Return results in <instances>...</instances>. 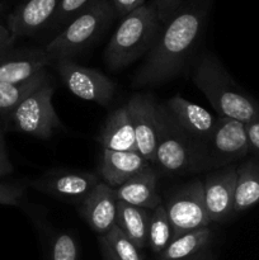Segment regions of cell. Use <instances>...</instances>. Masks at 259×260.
Returning a JSON list of instances; mask_svg holds the SVG:
<instances>
[{
	"label": "cell",
	"instance_id": "obj_1",
	"mask_svg": "<svg viewBox=\"0 0 259 260\" xmlns=\"http://www.w3.org/2000/svg\"><path fill=\"white\" fill-rule=\"evenodd\" d=\"M210 0H189L165 25L134 78V86L159 85L173 80L195 51L207 19Z\"/></svg>",
	"mask_w": 259,
	"mask_h": 260
},
{
	"label": "cell",
	"instance_id": "obj_2",
	"mask_svg": "<svg viewBox=\"0 0 259 260\" xmlns=\"http://www.w3.org/2000/svg\"><path fill=\"white\" fill-rule=\"evenodd\" d=\"M192 80L205 94L218 117L236 119L244 124L259 119V102L234 81L212 53L198 58Z\"/></svg>",
	"mask_w": 259,
	"mask_h": 260
},
{
	"label": "cell",
	"instance_id": "obj_3",
	"mask_svg": "<svg viewBox=\"0 0 259 260\" xmlns=\"http://www.w3.org/2000/svg\"><path fill=\"white\" fill-rule=\"evenodd\" d=\"M161 28L152 3L144 4L122 18L104 50L107 68L117 73L139 60L151 50Z\"/></svg>",
	"mask_w": 259,
	"mask_h": 260
},
{
	"label": "cell",
	"instance_id": "obj_4",
	"mask_svg": "<svg viewBox=\"0 0 259 260\" xmlns=\"http://www.w3.org/2000/svg\"><path fill=\"white\" fill-rule=\"evenodd\" d=\"M155 164L168 174L184 175L208 169L205 147L193 141L159 103V126Z\"/></svg>",
	"mask_w": 259,
	"mask_h": 260
},
{
	"label": "cell",
	"instance_id": "obj_5",
	"mask_svg": "<svg viewBox=\"0 0 259 260\" xmlns=\"http://www.w3.org/2000/svg\"><path fill=\"white\" fill-rule=\"evenodd\" d=\"M114 17L109 0H96L47 43L45 50L48 57L52 62L73 60L101 37Z\"/></svg>",
	"mask_w": 259,
	"mask_h": 260
},
{
	"label": "cell",
	"instance_id": "obj_6",
	"mask_svg": "<svg viewBox=\"0 0 259 260\" xmlns=\"http://www.w3.org/2000/svg\"><path fill=\"white\" fill-rule=\"evenodd\" d=\"M55 91L52 81H47L41 88L25 98L18 108L2 124L4 131L20 132L37 139L46 140L65 129L52 106Z\"/></svg>",
	"mask_w": 259,
	"mask_h": 260
},
{
	"label": "cell",
	"instance_id": "obj_7",
	"mask_svg": "<svg viewBox=\"0 0 259 260\" xmlns=\"http://www.w3.org/2000/svg\"><path fill=\"white\" fill-rule=\"evenodd\" d=\"M164 206L173 226L174 238L188 231L210 226L211 220L206 210L202 180L195 179L178 188Z\"/></svg>",
	"mask_w": 259,
	"mask_h": 260
},
{
	"label": "cell",
	"instance_id": "obj_8",
	"mask_svg": "<svg viewBox=\"0 0 259 260\" xmlns=\"http://www.w3.org/2000/svg\"><path fill=\"white\" fill-rule=\"evenodd\" d=\"M208 169L230 167L249 154L245 124L236 119L217 117L215 128L205 145Z\"/></svg>",
	"mask_w": 259,
	"mask_h": 260
},
{
	"label": "cell",
	"instance_id": "obj_9",
	"mask_svg": "<svg viewBox=\"0 0 259 260\" xmlns=\"http://www.w3.org/2000/svg\"><path fill=\"white\" fill-rule=\"evenodd\" d=\"M55 69L66 88L83 101L107 107L116 93V83L96 69L85 68L73 60L56 61Z\"/></svg>",
	"mask_w": 259,
	"mask_h": 260
},
{
	"label": "cell",
	"instance_id": "obj_10",
	"mask_svg": "<svg viewBox=\"0 0 259 260\" xmlns=\"http://www.w3.org/2000/svg\"><path fill=\"white\" fill-rule=\"evenodd\" d=\"M101 182L98 173L85 170L55 169L46 172L42 177L29 180L27 185L37 192L51 196L68 203L80 205L86 196Z\"/></svg>",
	"mask_w": 259,
	"mask_h": 260
},
{
	"label": "cell",
	"instance_id": "obj_11",
	"mask_svg": "<svg viewBox=\"0 0 259 260\" xmlns=\"http://www.w3.org/2000/svg\"><path fill=\"white\" fill-rule=\"evenodd\" d=\"M134 124L137 152L150 164H155L159 126V102L150 93H137L126 103Z\"/></svg>",
	"mask_w": 259,
	"mask_h": 260
},
{
	"label": "cell",
	"instance_id": "obj_12",
	"mask_svg": "<svg viewBox=\"0 0 259 260\" xmlns=\"http://www.w3.org/2000/svg\"><path fill=\"white\" fill-rule=\"evenodd\" d=\"M236 179V167L230 165L212 170L203 180L206 210L211 222H225L234 215Z\"/></svg>",
	"mask_w": 259,
	"mask_h": 260
},
{
	"label": "cell",
	"instance_id": "obj_13",
	"mask_svg": "<svg viewBox=\"0 0 259 260\" xmlns=\"http://www.w3.org/2000/svg\"><path fill=\"white\" fill-rule=\"evenodd\" d=\"M172 121L193 141L205 147L217 117L203 107L197 106L180 95H174L161 103Z\"/></svg>",
	"mask_w": 259,
	"mask_h": 260
},
{
	"label": "cell",
	"instance_id": "obj_14",
	"mask_svg": "<svg viewBox=\"0 0 259 260\" xmlns=\"http://www.w3.org/2000/svg\"><path fill=\"white\" fill-rule=\"evenodd\" d=\"M118 200L113 188L99 182L79 205V213L98 236L112 230L117 222Z\"/></svg>",
	"mask_w": 259,
	"mask_h": 260
},
{
	"label": "cell",
	"instance_id": "obj_15",
	"mask_svg": "<svg viewBox=\"0 0 259 260\" xmlns=\"http://www.w3.org/2000/svg\"><path fill=\"white\" fill-rule=\"evenodd\" d=\"M61 0H27L8 18V29L14 40L35 36L48 27Z\"/></svg>",
	"mask_w": 259,
	"mask_h": 260
},
{
	"label": "cell",
	"instance_id": "obj_16",
	"mask_svg": "<svg viewBox=\"0 0 259 260\" xmlns=\"http://www.w3.org/2000/svg\"><path fill=\"white\" fill-rule=\"evenodd\" d=\"M52 63L45 48H19L0 55V83H20Z\"/></svg>",
	"mask_w": 259,
	"mask_h": 260
},
{
	"label": "cell",
	"instance_id": "obj_17",
	"mask_svg": "<svg viewBox=\"0 0 259 260\" xmlns=\"http://www.w3.org/2000/svg\"><path fill=\"white\" fill-rule=\"evenodd\" d=\"M149 167H151V164L137 151L103 150L98 174L102 182L116 189Z\"/></svg>",
	"mask_w": 259,
	"mask_h": 260
},
{
	"label": "cell",
	"instance_id": "obj_18",
	"mask_svg": "<svg viewBox=\"0 0 259 260\" xmlns=\"http://www.w3.org/2000/svg\"><path fill=\"white\" fill-rule=\"evenodd\" d=\"M98 142L108 151H137L134 124L126 104L108 114L99 131Z\"/></svg>",
	"mask_w": 259,
	"mask_h": 260
},
{
	"label": "cell",
	"instance_id": "obj_19",
	"mask_svg": "<svg viewBox=\"0 0 259 260\" xmlns=\"http://www.w3.org/2000/svg\"><path fill=\"white\" fill-rule=\"evenodd\" d=\"M156 182L157 173L152 167L146 168L114 189L117 200L130 206L152 211L161 205V197L156 189Z\"/></svg>",
	"mask_w": 259,
	"mask_h": 260
},
{
	"label": "cell",
	"instance_id": "obj_20",
	"mask_svg": "<svg viewBox=\"0 0 259 260\" xmlns=\"http://www.w3.org/2000/svg\"><path fill=\"white\" fill-rule=\"evenodd\" d=\"M213 231L210 226L175 236L156 260H182L211 249Z\"/></svg>",
	"mask_w": 259,
	"mask_h": 260
},
{
	"label": "cell",
	"instance_id": "obj_21",
	"mask_svg": "<svg viewBox=\"0 0 259 260\" xmlns=\"http://www.w3.org/2000/svg\"><path fill=\"white\" fill-rule=\"evenodd\" d=\"M150 220H151L150 210L118 202L116 225L140 250L147 246Z\"/></svg>",
	"mask_w": 259,
	"mask_h": 260
},
{
	"label": "cell",
	"instance_id": "obj_22",
	"mask_svg": "<svg viewBox=\"0 0 259 260\" xmlns=\"http://www.w3.org/2000/svg\"><path fill=\"white\" fill-rule=\"evenodd\" d=\"M51 80L47 69L20 83H0V124L18 108L33 91Z\"/></svg>",
	"mask_w": 259,
	"mask_h": 260
},
{
	"label": "cell",
	"instance_id": "obj_23",
	"mask_svg": "<svg viewBox=\"0 0 259 260\" xmlns=\"http://www.w3.org/2000/svg\"><path fill=\"white\" fill-rule=\"evenodd\" d=\"M234 213H240L259 203V160H248L239 168Z\"/></svg>",
	"mask_w": 259,
	"mask_h": 260
},
{
	"label": "cell",
	"instance_id": "obj_24",
	"mask_svg": "<svg viewBox=\"0 0 259 260\" xmlns=\"http://www.w3.org/2000/svg\"><path fill=\"white\" fill-rule=\"evenodd\" d=\"M98 243L104 260H145L141 250L117 225L104 235L98 236Z\"/></svg>",
	"mask_w": 259,
	"mask_h": 260
},
{
	"label": "cell",
	"instance_id": "obj_25",
	"mask_svg": "<svg viewBox=\"0 0 259 260\" xmlns=\"http://www.w3.org/2000/svg\"><path fill=\"white\" fill-rule=\"evenodd\" d=\"M174 238L173 226L170 223L165 206L159 205L151 211V220L147 235V248L156 255H160L167 249Z\"/></svg>",
	"mask_w": 259,
	"mask_h": 260
},
{
	"label": "cell",
	"instance_id": "obj_26",
	"mask_svg": "<svg viewBox=\"0 0 259 260\" xmlns=\"http://www.w3.org/2000/svg\"><path fill=\"white\" fill-rule=\"evenodd\" d=\"M46 260H80V246L75 236L68 231H57L51 236Z\"/></svg>",
	"mask_w": 259,
	"mask_h": 260
},
{
	"label": "cell",
	"instance_id": "obj_27",
	"mask_svg": "<svg viewBox=\"0 0 259 260\" xmlns=\"http://www.w3.org/2000/svg\"><path fill=\"white\" fill-rule=\"evenodd\" d=\"M95 2L96 0H61L57 12L48 27L52 29H63L74 18L78 17Z\"/></svg>",
	"mask_w": 259,
	"mask_h": 260
},
{
	"label": "cell",
	"instance_id": "obj_28",
	"mask_svg": "<svg viewBox=\"0 0 259 260\" xmlns=\"http://www.w3.org/2000/svg\"><path fill=\"white\" fill-rule=\"evenodd\" d=\"M27 184L0 182V205L19 206L24 197Z\"/></svg>",
	"mask_w": 259,
	"mask_h": 260
},
{
	"label": "cell",
	"instance_id": "obj_29",
	"mask_svg": "<svg viewBox=\"0 0 259 260\" xmlns=\"http://www.w3.org/2000/svg\"><path fill=\"white\" fill-rule=\"evenodd\" d=\"M184 0H154L152 4L156 8L157 18L163 25L167 24L180 9Z\"/></svg>",
	"mask_w": 259,
	"mask_h": 260
},
{
	"label": "cell",
	"instance_id": "obj_30",
	"mask_svg": "<svg viewBox=\"0 0 259 260\" xmlns=\"http://www.w3.org/2000/svg\"><path fill=\"white\" fill-rule=\"evenodd\" d=\"M109 2L113 7L114 15L119 18L126 17L127 14L145 4V0H109Z\"/></svg>",
	"mask_w": 259,
	"mask_h": 260
},
{
	"label": "cell",
	"instance_id": "obj_31",
	"mask_svg": "<svg viewBox=\"0 0 259 260\" xmlns=\"http://www.w3.org/2000/svg\"><path fill=\"white\" fill-rule=\"evenodd\" d=\"M4 132V128L0 124V178L12 174L13 170H14L12 161L9 160V155H8Z\"/></svg>",
	"mask_w": 259,
	"mask_h": 260
},
{
	"label": "cell",
	"instance_id": "obj_32",
	"mask_svg": "<svg viewBox=\"0 0 259 260\" xmlns=\"http://www.w3.org/2000/svg\"><path fill=\"white\" fill-rule=\"evenodd\" d=\"M246 137H248L249 152H253L259 159V119L245 124Z\"/></svg>",
	"mask_w": 259,
	"mask_h": 260
},
{
	"label": "cell",
	"instance_id": "obj_33",
	"mask_svg": "<svg viewBox=\"0 0 259 260\" xmlns=\"http://www.w3.org/2000/svg\"><path fill=\"white\" fill-rule=\"evenodd\" d=\"M14 42V37L12 36L10 30L8 29V27H4L3 24H0V55L7 52V51L12 50Z\"/></svg>",
	"mask_w": 259,
	"mask_h": 260
},
{
	"label": "cell",
	"instance_id": "obj_34",
	"mask_svg": "<svg viewBox=\"0 0 259 260\" xmlns=\"http://www.w3.org/2000/svg\"><path fill=\"white\" fill-rule=\"evenodd\" d=\"M182 260H216V255L211 251V249H208V250L202 251V253L197 254V255H193L190 256V258Z\"/></svg>",
	"mask_w": 259,
	"mask_h": 260
},
{
	"label": "cell",
	"instance_id": "obj_35",
	"mask_svg": "<svg viewBox=\"0 0 259 260\" xmlns=\"http://www.w3.org/2000/svg\"><path fill=\"white\" fill-rule=\"evenodd\" d=\"M0 10H2V7H0Z\"/></svg>",
	"mask_w": 259,
	"mask_h": 260
}]
</instances>
